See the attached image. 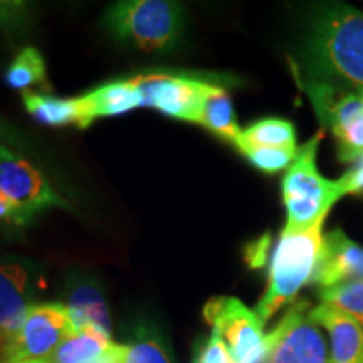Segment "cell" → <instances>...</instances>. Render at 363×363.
Instances as JSON below:
<instances>
[{
  "mask_svg": "<svg viewBox=\"0 0 363 363\" xmlns=\"http://www.w3.org/2000/svg\"><path fill=\"white\" fill-rule=\"evenodd\" d=\"M308 67L315 81L363 91V13L343 4L321 7L311 22Z\"/></svg>",
  "mask_w": 363,
  "mask_h": 363,
  "instance_id": "cell-1",
  "label": "cell"
},
{
  "mask_svg": "<svg viewBox=\"0 0 363 363\" xmlns=\"http://www.w3.org/2000/svg\"><path fill=\"white\" fill-rule=\"evenodd\" d=\"M323 222L303 230L284 229L272 252L266 293L256 306V315L267 323L281 308L293 303L298 293L315 278L321 247Z\"/></svg>",
  "mask_w": 363,
  "mask_h": 363,
  "instance_id": "cell-2",
  "label": "cell"
},
{
  "mask_svg": "<svg viewBox=\"0 0 363 363\" xmlns=\"http://www.w3.org/2000/svg\"><path fill=\"white\" fill-rule=\"evenodd\" d=\"M323 133H318L298 148L294 158L283 179V202L286 207L284 229L303 230L325 220L331 207L343 195H347L342 180H328L316 167V155Z\"/></svg>",
  "mask_w": 363,
  "mask_h": 363,
  "instance_id": "cell-3",
  "label": "cell"
},
{
  "mask_svg": "<svg viewBox=\"0 0 363 363\" xmlns=\"http://www.w3.org/2000/svg\"><path fill=\"white\" fill-rule=\"evenodd\" d=\"M104 26L118 40L145 52H169L184 33V9L167 0H131L108 9Z\"/></svg>",
  "mask_w": 363,
  "mask_h": 363,
  "instance_id": "cell-4",
  "label": "cell"
},
{
  "mask_svg": "<svg viewBox=\"0 0 363 363\" xmlns=\"http://www.w3.org/2000/svg\"><path fill=\"white\" fill-rule=\"evenodd\" d=\"M203 318L229 348L234 363H264L267 355L264 323L240 299L212 298L203 308Z\"/></svg>",
  "mask_w": 363,
  "mask_h": 363,
  "instance_id": "cell-5",
  "label": "cell"
},
{
  "mask_svg": "<svg viewBox=\"0 0 363 363\" xmlns=\"http://www.w3.org/2000/svg\"><path fill=\"white\" fill-rule=\"evenodd\" d=\"M264 363H330L328 340L311 318L310 303H293L267 335Z\"/></svg>",
  "mask_w": 363,
  "mask_h": 363,
  "instance_id": "cell-6",
  "label": "cell"
},
{
  "mask_svg": "<svg viewBox=\"0 0 363 363\" xmlns=\"http://www.w3.org/2000/svg\"><path fill=\"white\" fill-rule=\"evenodd\" d=\"M72 331L74 326L65 303L33 305L27 311L21 330L9 338L0 362L29 363L44 360Z\"/></svg>",
  "mask_w": 363,
  "mask_h": 363,
  "instance_id": "cell-7",
  "label": "cell"
},
{
  "mask_svg": "<svg viewBox=\"0 0 363 363\" xmlns=\"http://www.w3.org/2000/svg\"><path fill=\"white\" fill-rule=\"evenodd\" d=\"M303 88L321 123L338 138V152L363 150V93H348L321 81H306Z\"/></svg>",
  "mask_w": 363,
  "mask_h": 363,
  "instance_id": "cell-8",
  "label": "cell"
},
{
  "mask_svg": "<svg viewBox=\"0 0 363 363\" xmlns=\"http://www.w3.org/2000/svg\"><path fill=\"white\" fill-rule=\"evenodd\" d=\"M142 93V106L155 108L165 116L199 123L202 103L211 83L197 76L140 74L133 78Z\"/></svg>",
  "mask_w": 363,
  "mask_h": 363,
  "instance_id": "cell-9",
  "label": "cell"
},
{
  "mask_svg": "<svg viewBox=\"0 0 363 363\" xmlns=\"http://www.w3.org/2000/svg\"><path fill=\"white\" fill-rule=\"evenodd\" d=\"M0 192L7 195L33 219L49 207H67V202L29 162L0 143Z\"/></svg>",
  "mask_w": 363,
  "mask_h": 363,
  "instance_id": "cell-10",
  "label": "cell"
},
{
  "mask_svg": "<svg viewBox=\"0 0 363 363\" xmlns=\"http://www.w3.org/2000/svg\"><path fill=\"white\" fill-rule=\"evenodd\" d=\"M35 288V269L22 259L0 261V330L16 335L24 323Z\"/></svg>",
  "mask_w": 363,
  "mask_h": 363,
  "instance_id": "cell-11",
  "label": "cell"
},
{
  "mask_svg": "<svg viewBox=\"0 0 363 363\" xmlns=\"http://www.w3.org/2000/svg\"><path fill=\"white\" fill-rule=\"evenodd\" d=\"M352 281H363V247L335 229L325 235L313 283L325 289Z\"/></svg>",
  "mask_w": 363,
  "mask_h": 363,
  "instance_id": "cell-12",
  "label": "cell"
},
{
  "mask_svg": "<svg viewBox=\"0 0 363 363\" xmlns=\"http://www.w3.org/2000/svg\"><path fill=\"white\" fill-rule=\"evenodd\" d=\"M311 318L328 337L330 363H363V326L338 308L318 305Z\"/></svg>",
  "mask_w": 363,
  "mask_h": 363,
  "instance_id": "cell-13",
  "label": "cell"
},
{
  "mask_svg": "<svg viewBox=\"0 0 363 363\" xmlns=\"http://www.w3.org/2000/svg\"><path fill=\"white\" fill-rule=\"evenodd\" d=\"M65 298V306L69 311L74 330L93 325L103 330L104 333L111 335V318L106 298H104L101 284L93 276L81 274V272L67 276Z\"/></svg>",
  "mask_w": 363,
  "mask_h": 363,
  "instance_id": "cell-14",
  "label": "cell"
},
{
  "mask_svg": "<svg viewBox=\"0 0 363 363\" xmlns=\"http://www.w3.org/2000/svg\"><path fill=\"white\" fill-rule=\"evenodd\" d=\"M22 101L27 113L45 126H52V128H62V126L88 128L89 126L81 98L62 99L48 93L24 91Z\"/></svg>",
  "mask_w": 363,
  "mask_h": 363,
  "instance_id": "cell-15",
  "label": "cell"
},
{
  "mask_svg": "<svg viewBox=\"0 0 363 363\" xmlns=\"http://www.w3.org/2000/svg\"><path fill=\"white\" fill-rule=\"evenodd\" d=\"M89 125L96 118L118 116L142 106V93L133 78L113 81L81 96Z\"/></svg>",
  "mask_w": 363,
  "mask_h": 363,
  "instance_id": "cell-16",
  "label": "cell"
},
{
  "mask_svg": "<svg viewBox=\"0 0 363 363\" xmlns=\"http://www.w3.org/2000/svg\"><path fill=\"white\" fill-rule=\"evenodd\" d=\"M113 347L111 335L104 333L98 326L88 325L72 331L48 358L29 363H88L110 352Z\"/></svg>",
  "mask_w": 363,
  "mask_h": 363,
  "instance_id": "cell-17",
  "label": "cell"
},
{
  "mask_svg": "<svg viewBox=\"0 0 363 363\" xmlns=\"http://www.w3.org/2000/svg\"><path fill=\"white\" fill-rule=\"evenodd\" d=\"M199 125L206 126V128L214 133L225 142L234 143L238 142L240 131L238 120H235V113L230 96L222 86L212 84L208 86L206 98L202 103L201 118H199Z\"/></svg>",
  "mask_w": 363,
  "mask_h": 363,
  "instance_id": "cell-18",
  "label": "cell"
},
{
  "mask_svg": "<svg viewBox=\"0 0 363 363\" xmlns=\"http://www.w3.org/2000/svg\"><path fill=\"white\" fill-rule=\"evenodd\" d=\"M238 145L271 148H296V131L293 123L281 118H264L247 126L235 142Z\"/></svg>",
  "mask_w": 363,
  "mask_h": 363,
  "instance_id": "cell-19",
  "label": "cell"
},
{
  "mask_svg": "<svg viewBox=\"0 0 363 363\" xmlns=\"http://www.w3.org/2000/svg\"><path fill=\"white\" fill-rule=\"evenodd\" d=\"M123 348V363H175L165 338L148 325L138 326Z\"/></svg>",
  "mask_w": 363,
  "mask_h": 363,
  "instance_id": "cell-20",
  "label": "cell"
},
{
  "mask_svg": "<svg viewBox=\"0 0 363 363\" xmlns=\"http://www.w3.org/2000/svg\"><path fill=\"white\" fill-rule=\"evenodd\" d=\"M6 83L12 89L30 91V88L40 86V89L48 91V79H45L44 57L35 48H24L17 54L12 65L6 72Z\"/></svg>",
  "mask_w": 363,
  "mask_h": 363,
  "instance_id": "cell-21",
  "label": "cell"
},
{
  "mask_svg": "<svg viewBox=\"0 0 363 363\" xmlns=\"http://www.w3.org/2000/svg\"><path fill=\"white\" fill-rule=\"evenodd\" d=\"M320 298L325 305L348 313L363 326V281H352V283L325 288L320 291Z\"/></svg>",
  "mask_w": 363,
  "mask_h": 363,
  "instance_id": "cell-22",
  "label": "cell"
},
{
  "mask_svg": "<svg viewBox=\"0 0 363 363\" xmlns=\"http://www.w3.org/2000/svg\"><path fill=\"white\" fill-rule=\"evenodd\" d=\"M256 167L264 174H278L291 167L294 158L298 155V148H271V147H251V145H238L235 147Z\"/></svg>",
  "mask_w": 363,
  "mask_h": 363,
  "instance_id": "cell-23",
  "label": "cell"
},
{
  "mask_svg": "<svg viewBox=\"0 0 363 363\" xmlns=\"http://www.w3.org/2000/svg\"><path fill=\"white\" fill-rule=\"evenodd\" d=\"M340 160L350 165L345 174L340 177L345 192L350 195L363 194V150L360 152H338Z\"/></svg>",
  "mask_w": 363,
  "mask_h": 363,
  "instance_id": "cell-24",
  "label": "cell"
},
{
  "mask_svg": "<svg viewBox=\"0 0 363 363\" xmlns=\"http://www.w3.org/2000/svg\"><path fill=\"white\" fill-rule=\"evenodd\" d=\"M194 363H234V360L222 338L212 331L211 338L197 348Z\"/></svg>",
  "mask_w": 363,
  "mask_h": 363,
  "instance_id": "cell-25",
  "label": "cell"
},
{
  "mask_svg": "<svg viewBox=\"0 0 363 363\" xmlns=\"http://www.w3.org/2000/svg\"><path fill=\"white\" fill-rule=\"evenodd\" d=\"M27 24V6L22 2H0V29L19 33Z\"/></svg>",
  "mask_w": 363,
  "mask_h": 363,
  "instance_id": "cell-26",
  "label": "cell"
},
{
  "mask_svg": "<svg viewBox=\"0 0 363 363\" xmlns=\"http://www.w3.org/2000/svg\"><path fill=\"white\" fill-rule=\"evenodd\" d=\"M29 217H27L24 212L7 197V195L0 192V224L26 225L29 224Z\"/></svg>",
  "mask_w": 363,
  "mask_h": 363,
  "instance_id": "cell-27",
  "label": "cell"
},
{
  "mask_svg": "<svg viewBox=\"0 0 363 363\" xmlns=\"http://www.w3.org/2000/svg\"><path fill=\"white\" fill-rule=\"evenodd\" d=\"M123 345H116L111 348L110 352H106L104 355L94 358V360H91L88 363H123Z\"/></svg>",
  "mask_w": 363,
  "mask_h": 363,
  "instance_id": "cell-28",
  "label": "cell"
},
{
  "mask_svg": "<svg viewBox=\"0 0 363 363\" xmlns=\"http://www.w3.org/2000/svg\"><path fill=\"white\" fill-rule=\"evenodd\" d=\"M0 136H9V130L2 123H0Z\"/></svg>",
  "mask_w": 363,
  "mask_h": 363,
  "instance_id": "cell-29",
  "label": "cell"
},
{
  "mask_svg": "<svg viewBox=\"0 0 363 363\" xmlns=\"http://www.w3.org/2000/svg\"><path fill=\"white\" fill-rule=\"evenodd\" d=\"M0 363H9V362H0Z\"/></svg>",
  "mask_w": 363,
  "mask_h": 363,
  "instance_id": "cell-30",
  "label": "cell"
},
{
  "mask_svg": "<svg viewBox=\"0 0 363 363\" xmlns=\"http://www.w3.org/2000/svg\"><path fill=\"white\" fill-rule=\"evenodd\" d=\"M362 93H363V91H362Z\"/></svg>",
  "mask_w": 363,
  "mask_h": 363,
  "instance_id": "cell-31",
  "label": "cell"
}]
</instances>
